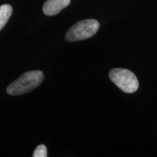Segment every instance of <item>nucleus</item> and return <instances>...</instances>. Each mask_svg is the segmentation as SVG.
Returning <instances> with one entry per match:
<instances>
[{
  "instance_id": "3",
  "label": "nucleus",
  "mask_w": 157,
  "mask_h": 157,
  "mask_svg": "<svg viewBox=\"0 0 157 157\" xmlns=\"http://www.w3.org/2000/svg\"><path fill=\"white\" fill-rule=\"evenodd\" d=\"M109 78L113 84L125 93H133L139 87L138 80L131 71L126 68H113L109 72Z\"/></svg>"
},
{
  "instance_id": "6",
  "label": "nucleus",
  "mask_w": 157,
  "mask_h": 157,
  "mask_svg": "<svg viewBox=\"0 0 157 157\" xmlns=\"http://www.w3.org/2000/svg\"><path fill=\"white\" fill-rule=\"evenodd\" d=\"M34 157H47L48 156V150L47 147L44 145L41 144L39 145L35 148L34 154H33Z\"/></svg>"
},
{
  "instance_id": "5",
  "label": "nucleus",
  "mask_w": 157,
  "mask_h": 157,
  "mask_svg": "<svg viewBox=\"0 0 157 157\" xmlns=\"http://www.w3.org/2000/svg\"><path fill=\"white\" fill-rule=\"evenodd\" d=\"M13 13V7L10 5H3L0 6V31L7 23Z\"/></svg>"
},
{
  "instance_id": "2",
  "label": "nucleus",
  "mask_w": 157,
  "mask_h": 157,
  "mask_svg": "<svg viewBox=\"0 0 157 157\" xmlns=\"http://www.w3.org/2000/svg\"><path fill=\"white\" fill-rule=\"evenodd\" d=\"M100 28V23L95 19L80 21L72 25L66 34L67 42H78L93 36Z\"/></svg>"
},
{
  "instance_id": "4",
  "label": "nucleus",
  "mask_w": 157,
  "mask_h": 157,
  "mask_svg": "<svg viewBox=\"0 0 157 157\" xmlns=\"http://www.w3.org/2000/svg\"><path fill=\"white\" fill-rule=\"evenodd\" d=\"M70 2L71 0H47L43 5V13L48 16L56 15L68 7Z\"/></svg>"
},
{
  "instance_id": "1",
  "label": "nucleus",
  "mask_w": 157,
  "mask_h": 157,
  "mask_svg": "<svg viewBox=\"0 0 157 157\" xmlns=\"http://www.w3.org/2000/svg\"><path fill=\"white\" fill-rule=\"evenodd\" d=\"M44 79L43 72L39 70L25 72L7 88V93L13 96L21 95L38 87Z\"/></svg>"
}]
</instances>
